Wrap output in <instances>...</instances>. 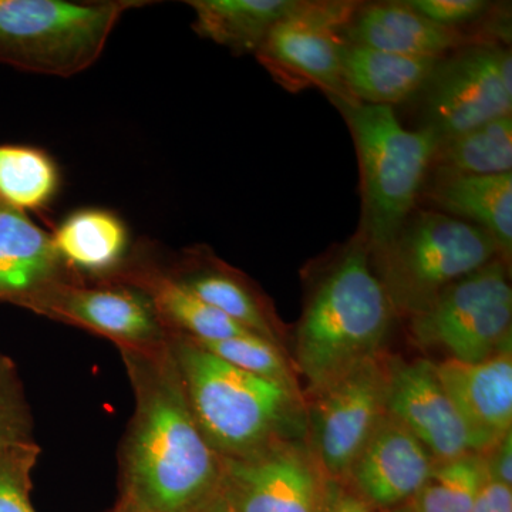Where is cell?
<instances>
[{
	"instance_id": "cell-1",
	"label": "cell",
	"mask_w": 512,
	"mask_h": 512,
	"mask_svg": "<svg viewBox=\"0 0 512 512\" xmlns=\"http://www.w3.org/2000/svg\"><path fill=\"white\" fill-rule=\"evenodd\" d=\"M136 399L120 454L119 504L134 512H195L217 494L221 457L188 403L168 345L119 348Z\"/></svg>"
},
{
	"instance_id": "cell-2",
	"label": "cell",
	"mask_w": 512,
	"mask_h": 512,
	"mask_svg": "<svg viewBox=\"0 0 512 512\" xmlns=\"http://www.w3.org/2000/svg\"><path fill=\"white\" fill-rule=\"evenodd\" d=\"M394 313L365 238L356 235L316 285L299 325L296 363L309 396L382 355Z\"/></svg>"
},
{
	"instance_id": "cell-3",
	"label": "cell",
	"mask_w": 512,
	"mask_h": 512,
	"mask_svg": "<svg viewBox=\"0 0 512 512\" xmlns=\"http://www.w3.org/2000/svg\"><path fill=\"white\" fill-rule=\"evenodd\" d=\"M168 345L198 427L220 457L251 456L306 429L301 393L244 372L198 345L168 332Z\"/></svg>"
},
{
	"instance_id": "cell-4",
	"label": "cell",
	"mask_w": 512,
	"mask_h": 512,
	"mask_svg": "<svg viewBox=\"0 0 512 512\" xmlns=\"http://www.w3.org/2000/svg\"><path fill=\"white\" fill-rule=\"evenodd\" d=\"M352 131L362 177V225L370 255L382 251L416 210L439 140L409 130L393 107L335 101Z\"/></svg>"
},
{
	"instance_id": "cell-5",
	"label": "cell",
	"mask_w": 512,
	"mask_h": 512,
	"mask_svg": "<svg viewBox=\"0 0 512 512\" xmlns=\"http://www.w3.org/2000/svg\"><path fill=\"white\" fill-rule=\"evenodd\" d=\"M372 256L394 312L412 318L448 286L501 254L476 225L436 210H414L392 241Z\"/></svg>"
},
{
	"instance_id": "cell-6",
	"label": "cell",
	"mask_w": 512,
	"mask_h": 512,
	"mask_svg": "<svg viewBox=\"0 0 512 512\" xmlns=\"http://www.w3.org/2000/svg\"><path fill=\"white\" fill-rule=\"evenodd\" d=\"M143 0H0V63L70 77L99 60L124 13Z\"/></svg>"
},
{
	"instance_id": "cell-7",
	"label": "cell",
	"mask_w": 512,
	"mask_h": 512,
	"mask_svg": "<svg viewBox=\"0 0 512 512\" xmlns=\"http://www.w3.org/2000/svg\"><path fill=\"white\" fill-rule=\"evenodd\" d=\"M414 339L447 352L448 359L483 362L511 342L512 289L501 256L458 279L412 316Z\"/></svg>"
},
{
	"instance_id": "cell-8",
	"label": "cell",
	"mask_w": 512,
	"mask_h": 512,
	"mask_svg": "<svg viewBox=\"0 0 512 512\" xmlns=\"http://www.w3.org/2000/svg\"><path fill=\"white\" fill-rule=\"evenodd\" d=\"M419 94L420 128L430 130L439 144L488 121L511 116V52L473 46L440 59Z\"/></svg>"
},
{
	"instance_id": "cell-9",
	"label": "cell",
	"mask_w": 512,
	"mask_h": 512,
	"mask_svg": "<svg viewBox=\"0 0 512 512\" xmlns=\"http://www.w3.org/2000/svg\"><path fill=\"white\" fill-rule=\"evenodd\" d=\"M349 2H299L266 36L255 56L286 86H316L335 101H356L342 80L343 29L355 13Z\"/></svg>"
},
{
	"instance_id": "cell-10",
	"label": "cell",
	"mask_w": 512,
	"mask_h": 512,
	"mask_svg": "<svg viewBox=\"0 0 512 512\" xmlns=\"http://www.w3.org/2000/svg\"><path fill=\"white\" fill-rule=\"evenodd\" d=\"M389 376L390 360L380 355L312 397L306 412L311 450L332 480L348 478L356 457L387 413Z\"/></svg>"
},
{
	"instance_id": "cell-11",
	"label": "cell",
	"mask_w": 512,
	"mask_h": 512,
	"mask_svg": "<svg viewBox=\"0 0 512 512\" xmlns=\"http://www.w3.org/2000/svg\"><path fill=\"white\" fill-rule=\"evenodd\" d=\"M326 483L315 454L299 440L221 457L220 493L234 512H322Z\"/></svg>"
},
{
	"instance_id": "cell-12",
	"label": "cell",
	"mask_w": 512,
	"mask_h": 512,
	"mask_svg": "<svg viewBox=\"0 0 512 512\" xmlns=\"http://www.w3.org/2000/svg\"><path fill=\"white\" fill-rule=\"evenodd\" d=\"M96 281L92 285L70 276L49 289L33 312L90 330L113 340L117 348L163 345L170 330L146 293L119 279Z\"/></svg>"
},
{
	"instance_id": "cell-13",
	"label": "cell",
	"mask_w": 512,
	"mask_h": 512,
	"mask_svg": "<svg viewBox=\"0 0 512 512\" xmlns=\"http://www.w3.org/2000/svg\"><path fill=\"white\" fill-rule=\"evenodd\" d=\"M386 410L427 448L437 463L476 453L466 424L429 360H390Z\"/></svg>"
},
{
	"instance_id": "cell-14",
	"label": "cell",
	"mask_w": 512,
	"mask_h": 512,
	"mask_svg": "<svg viewBox=\"0 0 512 512\" xmlns=\"http://www.w3.org/2000/svg\"><path fill=\"white\" fill-rule=\"evenodd\" d=\"M434 367L474 451L487 453L512 431V340L483 362L447 359Z\"/></svg>"
},
{
	"instance_id": "cell-15",
	"label": "cell",
	"mask_w": 512,
	"mask_h": 512,
	"mask_svg": "<svg viewBox=\"0 0 512 512\" xmlns=\"http://www.w3.org/2000/svg\"><path fill=\"white\" fill-rule=\"evenodd\" d=\"M436 463L427 448L386 413L356 457L348 478L370 503L393 507L412 500Z\"/></svg>"
},
{
	"instance_id": "cell-16",
	"label": "cell",
	"mask_w": 512,
	"mask_h": 512,
	"mask_svg": "<svg viewBox=\"0 0 512 512\" xmlns=\"http://www.w3.org/2000/svg\"><path fill=\"white\" fill-rule=\"evenodd\" d=\"M73 275L57 254L52 235L25 212L0 202V302L33 311L49 289Z\"/></svg>"
},
{
	"instance_id": "cell-17",
	"label": "cell",
	"mask_w": 512,
	"mask_h": 512,
	"mask_svg": "<svg viewBox=\"0 0 512 512\" xmlns=\"http://www.w3.org/2000/svg\"><path fill=\"white\" fill-rule=\"evenodd\" d=\"M421 195L436 211L470 222L494 239L505 261L512 254V173L473 175L433 171Z\"/></svg>"
},
{
	"instance_id": "cell-18",
	"label": "cell",
	"mask_w": 512,
	"mask_h": 512,
	"mask_svg": "<svg viewBox=\"0 0 512 512\" xmlns=\"http://www.w3.org/2000/svg\"><path fill=\"white\" fill-rule=\"evenodd\" d=\"M350 45L412 57L443 59L467 43L457 29L444 28L424 18L406 2H387L356 9L343 29Z\"/></svg>"
},
{
	"instance_id": "cell-19",
	"label": "cell",
	"mask_w": 512,
	"mask_h": 512,
	"mask_svg": "<svg viewBox=\"0 0 512 512\" xmlns=\"http://www.w3.org/2000/svg\"><path fill=\"white\" fill-rule=\"evenodd\" d=\"M170 275L252 335L279 345L274 318L264 298L245 276L222 264L208 251L200 248L188 251L177 271Z\"/></svg>"
},
{
	"instance_id": "cell-20",
	"label": "cell",
	"mask_w": 512,
	"mask_h": 512,
	"mask_svg": "<svg viewBox=\"0 0 512 512\" xmlns=\"http://www.w3.org/2000/svg\"><path fill=\"white\" fill-rule=\"evenodd\" d=\"M109 278L128 282L146 293L165 328L173 332L183 333L195 340L252 335L156 266L124 264Z\"/></svg>"
},
{
	"instance_id": "cell-21",
	"label": "cell",
	"mask_w": 512,
	"mask_h": 512,
	"mask_svg": "<svg viewBox=\"0 0 512 512\" xmlns=\"http://www.w3.org/2000/svg\"><path fill=\"white\" fill-rule=\"evenodd\" d=\"M439 60L346 43L342 80L353 100L392 107L419 94Z\"/></svg>"
},
{
	"instance_id": "cell-22",
	"label": "cell",
	"mask_w": 512,
	"mask_h": 512,
	"mask_svg": "<svg viewBox=\"0 0 512 512\" xmlns=\"http://www.w3.org/2000/svg\"><path fill=\"white\" fill-rule=\"evenodd\" d=\"M63 264L80 278L104 279L119 271L127 252L123 221L106 210H80L66 218L52 235Z\"/></svg>"
},
{
	"instance_id": "cell-23",
	"label": "cell",
	"mask_w": 512,
	"mask_h": 512,
	"mask_svg": "<svg viewBox=\"0 0 512 512\" xmlns=\"http://www.w3.org/2000/svg\"><path fill=\"white\" fill-rule=\"evenodd\" d=\"M194 30L235 53H256L276 23L298 8L296 0H190Z\"/></svg>"
},
{
	"instance_id": "cell-24",
	"label": "cell",
	"mask_w": 512,
	"mask_h": 512,
	"mask_svg": "<svg viewBox=\"0 0 512 512\" xmlns=\"http://www.w3.org/2000/svg\"><path fill=\"white\" fill-rule=\"evenodd\" d=\"M430 170L450 174L511 173L512 117L488 121L437 147Z\"/></svg>"
},
{
	"instance_id": "cell-25",
	"label": "cell",
	"mask_w": 512,
	"mask_h": 512,
	"mask_svg": "<svg viewBox=\"0 0 512 512\" xmlns=\"http://www.w3.org/2000/svg\"><path fill=\"white\" fill-rule=\"evenodd\" d=\"M59 187V171L39 148L0 146V202L18 211L46 207Z\"/></svg>"
},
{
	"instance_id": "cell-26",
	"label": "cell",
	"mask_w": 512,
	"mask_h": 512,
	"mask_svg": "<svg viewBox=\"0 0 512 512\" xmlns=\"http://www.w3.org/2000/svg\"><path fill=\"white\" fill-rule=\"evenodd\" d=\"M487 480L484 454L439 461L412 498L413 512H470Z\"/></svg>"
},
{
	"instance_id": "cell-27",
	"label": "cell",
	"mask_w": 512,
	"mask_h": 512,
	"mask_svg": "<svg viewBox=\"0 0 512 512\" xmlns=\"http://www.w3.org/2000/svg\"><path fill=\"white\" fill-rule=\"evenodd\" d=\"M195 342L212 355L225 360L229 365L299 392L288 360L282 355L276 343L255 335L234 336V338L221 340H195Z\"/></svg>"
},
{
	"instance_id": "cell-28",
	"label": "cell",
	"mask_w": 512,
	"mask_h": 512,
	"mask_svg": "<svg viewBox=\"0 0 512 512\" xmlns=\"http://www.w3.org/2000/svg\"><path fill=\"white\" fill-rule=\"evenodd\" d=\"M36 443L25 390L12 360L0 353V447Z\"/></svg>"
},
{
	"instance_id": "cell-29",
	"label": "cell",
	"mask_w": 512,
	"mask_h": 512,
	"mask_svg": "<svg viewBox=\"0 0 512 512\" xmlns=\"http://www.w3.org/2000/svg\"><path fill=\"white\" fill-rule=\"evenodd\" d=\"M39 454L36 443L0 447V512H36L30 490Z\"/></svg>"
},
{
	"instance_id": "cell-30",
	"label": "cell",
	"mask_w": 512,
	"mask_h": 512,
	"mask_svg": "<svg viewBox=\"0 0 512 512\" xmlns=\"http://www.w3.org/2000/svg\"><path fill=\"white\" fill-rule=\"evenodd\" d=\"M406 3L436 25L451 29L473 22L490 8V3L483 0H409Z\"/></svg>"
},
{
	"instance_id": "cell-31",
	"label": "cell",
	"mask_w": 512,
	"mask_h": 512,
	"mask_svg": "<svg viewBox=\"0 0 512 512\" xmlns=\"http://www.w3.org/2000/svg\"><path fill=\"white\" fill-rule=\"evenodd\" d=\"M488 477L512 488V431L484 454Z\"/></svg>"
},
{
	"instance_id": "cell-32",
	"label": "cell",
	"mask_w": 512,
	"mask_h": 512,
	"mask_svg": "<svg viewBox=\"0 0 512 512\" xmlns=\"http://www.w3.org/2000/svg\"><path fill=\"white\" fill-rule=\"evenodd\" d=\"M470 512H512V488L488 477Z\"/></svg>"
},
{
	"instance_id": "cell-33",
	"label": "cell",
	"mask_w": 512,
	"mask_h": 512,
	"mask_svg": "<svg viewBox=\"0 0 512 512\" xmlns=\"http://www.w3.org/2000/svg\"><path fill=\"white\" fill-rule=\"evenodd\" d=\"M322 512H370L365 501L346 493L335 480L326 483Z\"/></svg>"
},
{
	"instance_id": "cell-34",
	"label": "cell",
	"mask_w": 512,
	"mask_h": 512,
	"mask_svg": "<svg viewBox=\"0 0 512 512\" xmlns=\"http://www.w3.org/2000/svg\"><path fill=\"white\" fill-rule=\"evenodd\" d=\"M195 512H234L232 508L229 507L225 498L222 497L220 493V488H218L217 494L214 497H211L210 500L207 501L202 507L198 508Z\"/></svg>"
},
{
	"instance_id": "cell-35",
	"label": "cell",
	"mask_w": 512,
	"mask_h": 512,
	"mask_svg": "<svg viewBox=\"0 0 512 512\" xmlns=\"http://www.w3.org/2000/svg\"><path fill=\"white\" fill-rule=\"evenodd\" d=\"M111 512H134V511H131L130 508L124 507V505L117 504V507L114 508V510Z\"/></svg>"
},
{
	"instance_id": "cell-36",
	"label": "cell",
	"mask_w": 512,
	"mask_h": 512,
	"mask_svg": "<svg viewBox=\"0 0 512 512\" xmlns=\"http://www.w3.org/2000/svg\"><path fill=\"white\" fill-rule=\"evenodd\" d=\"M399 512H413L412 510H404V511H399Z\"/></svg>"
}]
</instances>
